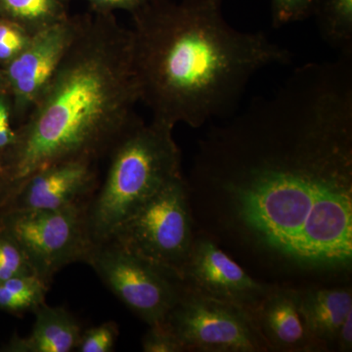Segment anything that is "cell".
<instances>
[{"label":"cell","instance_id":"1","mask_svg":"<svg viewBox=\"0 0 352 352\" xmlns=\"http://www.w3.org/2000/svg\"><path fill=\"white\" fill-rule=\"evenodd\" d=\"M185 180L196 231L254 277L349 283L352 55L298 67L274 94L210 127Z\"/></svg>","mask_w":352,"mask_h":352},{"label":"cell","instance_id":"2","mask_svg":"<svg viewBox=\"0 0 352 352\" xmlns=\"http://www.w3.org/2000/svg\"><path fill=\"white\" fill-rule=\"evenodd\" d=\"M223 0H149L132 13L133 66L152 120L198 129L230 118L248 83L292 54L263 32L229 25Z\"/></svg>","mask_w":352,"mask_h":352},{"label":"cell","instance_id":"3","mask_svg":"<svg viewBox=\"0 0 352 352\" xmlns=\"http://www.w3.org/2000/svg\"><path fill=\"white\" fill-rule=\"evenodd\" d=\"M78 18L63 59L4 150L13 190L55 164L96 163L138 119L140 102L131 29L112 14Z\"/></svg>","mask_w":352,"mask_h":352},{"label":"cell","instance_id":"4","mask_svg":"<svg viewBox=\"0 0 352 352\" xmlns=\"http://www.w3.org/2000/svg\"><path fill=\"white\" fill-rule=\"evenodd\" d=\"M173 129L159 120L146 124L138 118L113 148L105 182L87 206L94 244L107 241L164 186L183 175Z\"/></svg>","mask_w":352,"mask_h":352},{"label":"cell","instance_id":"5","mask_svg":"<svg viewBox=\"0 0 352 352\" xmlns=\"http://www.w3.org/2000/svg\"><path fill=\"white\" fill-rule=\"evenodd\" d=\"M195 235L188 187L182 175L118 227L107 241L182 275Z\"/></svg>","mask_w":352,"mask_h":352},{"label":"cell","instance_id":"6","mask_svg":"<svg viewBox=\"0 0 352 352\" xmlns=\"http://www.w3.org/2000/svg\"><path fill=\"white\" fill-rule=\"evenodd\" d=\"M2 229L19 244L34 274L48 286L65 266L85 263L94 245L82 201L55 210L8 212Z\"/></svg>","mask_w":352,"mask_h":352},{"label":"cell","instance_id":"7","mask_svg":"<svg viewBox=\"0 0 352 352\" xmlns=\"http://www.w3.org/2000/svg\"><path fill=\"white\" fill-rule=\"evenodd\" d=\"M85 263L149 326L164 322L186 289L182 275L111 241L94 244Z\"/></svg>","mask_w":352,"mask_h":352},{"label":"cell","instance_id":"8","mask_svg":"<svg viewBox=\"0 0 352 352\" xmlns=\"http://www.w3.org/2000/svg\"><path fill=\"white\" fill-rule=\"evenodd\" d=\"M164 322L185 351L270 352L251 310L187 286Z\"/></svg>","mask_w":352,"mask_h":352},{"label":"cell","instance_id":"9","mask_svg":"<svg viewBox=\"0 0 352 352\" xmlns=\"http://www.w3.org/2000/svg\"><path fill=\"white\" fill-rule=\"evenodd\" d=\"M182 276L189 289L251 311L275 285L254 277L212 238L198 231Z\"/></svg>","mask_w":352,"mask_h":352},{"label":"cell","instance_id":"10","mask_svg":"<svg viewBox=\"0 0 352 352\" xmlns=\"http://www.w3.org/2000/svg\"><path fill=\"white\" fill-rule=\"evenodd\" d=\"M78 18L68 17L31 36L24 50L2 66L12 120H24L75 38Z\"/></svg>","mask_w":352,"mask_h":352},{"label":"cell","instance_id":"11","mask_svg":"<svg viewBox=\"0 0 352 352\" xmlns=\"http://www.w3.org/2000/svg\"><path fill=\"white\" fill-rule=\"evenodd\" d=\"M96 163L74 161L55 164L13 190L12 210H55L80 203L96 183Z\"/></svg>","mask_w":352,"mask_h":352},{"label":"cell","instance_id":"12","mask_svg":"<svg viewBox=\"0 0 352 352\" xmlns=\"http://www.w3.org/2000/svg\"><path fill=\"white\" fill-rule=\"evenodd\" d=\"M252 312L268 351L319 352L300 309L296 287L275 284Z\"/></svg>","mask_w":352,"mask_h":352},{"label":"cell","instance_id":"13","mask_svg":"<svg viewBox=\"0 0 352 352\" xmlns=\"http://www.w3.org/2000/svg\"><path fill=\"white\" fill-rule=\"evenodd\" d=\"M308 330L319 351H333L336 336L352 311L351 283L309 284L296 287Z\"/></svg>","mask_w":352,"mask_h":352},{"label":"cell","instance_id":"14","mask_svg":"<svg viewBox=\"0 0 352 352\" xmlns=\"http://www.w3.org/2000/svg\"><path fill=\"white\" fill-rule=\"evenodd\" d=\"M36 320L31 335L11 342L9 351L18 352H69L76 349L82 329L68 310L45 303L34 310Z\"/></svg>","mask_w":352,"mask_h":352},{"label":"cell","instance_id":"15","mask_svg":"<svg viewBox=\"0 0 352 352\" xmlns=\"http://www.w3.org/2000/svg\"><path fill=\"white\" fill-rule=\"evenodd\" d=\"M68 17L64 0H0V20L19 25L30 36Z\"/></svg>","mask_w":352,"mask_h":352},{"label":"cell","instance_id":"16","mask_svg":"<svg viewBox=\"0 0 352 352\" xmlns=\"http://www.w3.org/2000/svg\"><path fill=\"white\" fill-rule=\"evenodd\" d=\"M314 16L325 43L340 55H351L352 0H318Z\"/></svg>","mask_w":352,"mask_h":352},{"label":"cell","instance_id":"17","mask_svg":"<svg viewBox=\"0 0 352 352\" xmlns=\"http://www.w3.org/2000/svg\"><path fill=\"white\" fill-rule=\"evenodd\" d=\"M48 285L36 275H22L0 283V308L21 312L45 303Z\"/></svg>","mask_w":352,"mask_h":352},{"label":"cell","instance_id":"18","mask_svg":"<svg viewBox=\"0 0 352 352\" xmlns=\"http://www.w3.org/2000/svg\"><path fill=\"white\" fill-rule=\"evenodd\" d=\"M31 274L34 273L24 252L12 236L2 229L0 232V283L10 278Z\"/></svg>","mask_w":352,"mask_h":352},{"label":"cell","instance_id":"19","mask_svg":"<svg viewBox=\"0 0 352 352\" xmlns=\"http://www.w3.org/2000/svg\"><path fill=\"white\" fill-rule=\"evenodd\" d=\"M318 0H271L273 27L279 28L311 17Z\"/></svg>","mask_w":352,"mask_h":352},{"label":"cell","instance_id":"20","mask_svg":"<svg viewBox=\"0 0 352 352\" xmlns=\"http://www.w3.org/2000/svg\"><path fill=\"white\" fill-rule=\"evenodd\" d=\"M118 336L117 324L107 322L82 333L76 349L80 352H110L115 346Z\"/></svg>","mask_w":352,"mask_h":352},{"label":"cell","instance_id":"21","mask_svg":"<svg viewBox=\"0 0 352 352\" xmlns=\"http://www.w3.org/2000/svg\"><path fill=\"white\" fill-rule=\"evenodd\" d=\"M143 336L142 351L145 352H184L182 342L164 322L149 326Z\"/></svg>","mask_w":352,"mask_h":352},{"label":"cell","instance_id":"22","mask_svg":"<svg viewBox=\"0 0 352 352\" xmlns=\"http://www.w3.org/2000/svg\"><path fill=\"white\" fill-rule=\"evenodd\" d=\"M32 36L6 20H0V63L6 65L24 50Z\"/></svg>","mask_w":352,"mask_h":352},{"label":"cell","instance_id":"23","mask_svg":"<svg viewBox=\"0 0 352 352\" xmlns=\"http://www.w3.org/2000/svg\"><path fill=\"white\" fill-rule=\"evenodd\" d=\"M12 112L8 95H0V151L12 145L15 131L11 126Z\"/></svg>","mask_w":352,"mask_h":352},{"label":"cell","instance_id":"24","mask_svg":"<svg viewBox=\"0 0 352 352\" xmlns=\"http://www.w3.org/2000/svg\"><path fill=\"white\" fill-rule=\"evenodd\" d=\"M94 12L112 14L116 10L134 13L145 6L149 0H85Z\"/></svg>","mask_w":352,"mask_h":352},{"label":"cell","instance_id":"25","mask_svg":"<svg viewBox=\"0 0 352 352\" xmlns=\"http://www.w3.org/2000/svg\"><path fill=\"white\" fill-rule=\"evenodd\" d=\"M351 352L352 351V311L346 315L338 331L333 342V351Z\"/></svg>","mask_w":352,"mask_h":352},{"label":"cell","instance_id":"26","mask_svg":"<svg viewBox=\"0 0 352 352\" xmlns=\"http://www.w3.org/2000/svg\"><path fill=\"white\" fill-rule=\"evenodd\" d=\"M0 95H8V83L2 68H0Z\"/></svg>","mask_w":352,"mask_h":352}]
</instances>
